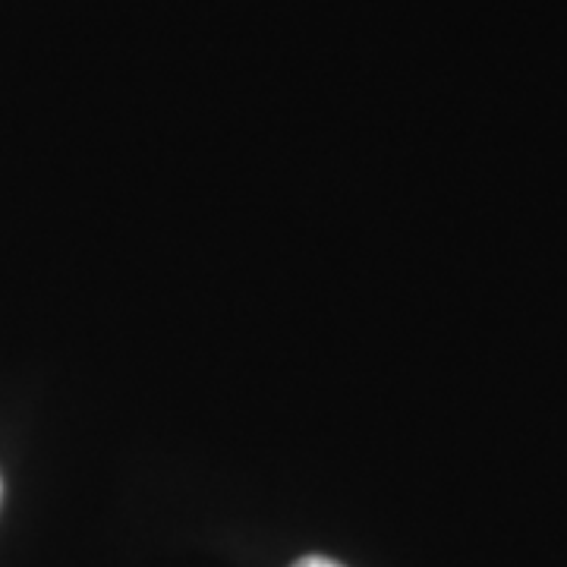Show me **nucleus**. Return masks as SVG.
<instances>
[{
  "mask_svg": "<svg viewBox=\"0 0 567 567\" xmlns=\"http://www.w3.org/2000/svg\"><path fill=\"white\" fill-rule=\"evenodd\" d=\"M293 567H341V565L328 561V558H322V555H306V558H300Z\"/></svg>",
  "mask_w": 567,
  "mask_h": 567,
  "instance_id": "nucleus-1",
  "label": "nucleus"
}]
</instances>
